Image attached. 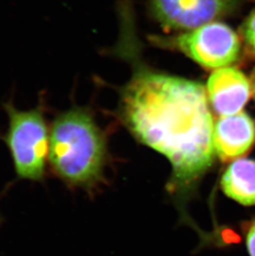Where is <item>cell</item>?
Returning a JSON list of instances; mask_svg holds the SVG:
<instances>
[{
  "label": "cell",
  "instance_id": "cell-7",
  "mask_svg": "<svg viewBox=\"0 0 255 256\" xmlns=\"http://www.w3.org/2000/svg\"><path fill=\"white\" fill-rule=\"evenodd\" d=\"M254 142L255 124L244 112L220 116L214 121V152L222 162H233L242 158L250 151Z\"/></svg>",
  "mask_w": 255,
  "mask_h": 256
},
{
  "label": "cell",
  "instance_id": "cell-5",
  "mask_svg": "<svg viewBox=\"0 0 255 256\" xmlns=\"http://www.w3.org/2000/svg\"><path fill=\"white\" fill-rule=\"evenodd\" d=\"M241 0H151L156 20L166 27L194 30L234 12Z\"/></svg>",
  "mask_w": 255,
  "mask_h": 256
},
{
  "label": "cell",
  "instance_id": "cell-8",
  "mask_svg": "<svg viewBox=\"0 0 255 256\" xmlns=\"http://www.w3.org/2000/svg\"><path fill=\"white\" fill-rule=\"evenodd\" d=\"M220 186L228 198L241 205H255V160L238 158L231 162Z\"/></svg>",
  "mask_w": 255,
  "mask_h": 256
},
{
  "label": "cell",
  "instance_id": "cell-9",
  "mask_svg": "<svg viewBox=\"0 0 255 256\" xmlns=\"http://www.w3.org/2000/svg\"><path fill=\"white\" fill-rule=\"evenodd\" d=\"M242 36L248 48L255 54V8L244 22Z\"/></svg>",
  "mask_w": 255,
  "mask_h": 256
},
{
  "label": "cell",
  "instance_id": "cell-12",
  "mask_svg": "<svg viewBox=\"0 0 255 256\" xmlns=\"http://www.w3.org/2000/svg\"><path fill=\"white\" fill-rule=\"evenodd\" d=\"M1 224H2V216L0 215V226H1Z\"/></svg>",
  "mask_w": 255,
  "mask_h": 256
},
{
  "label": "cell",
  "instance_id": "cell-11",
  "mask_svg": "<svg viewBox=\"0 0 255 256\" xmlns=\"http://www.w3.org/2000/svg\"><path fill=\"white\" fill-rule=\"evenodd\" d=\"M252 90H253L255 98V72L254 75L253 84H252Z\"/></svg>",
  "mask_w": 255,
  "mask_h": 256
},
{
  "label": "cell",
  "instance_id": "cell-2",
  "mask_svg": "<svg viewBox=\"0 0 255 256\" xmlns=\"http://www.w3.org/2000/svg\"><path fill=\"white\" fill-rule=\"evenodd\" d=\"M106 154L102 132L87 110L72 107L54 117L48 168L68 188H94L102 179Z\"/></svg>",
  "mask_w": 255,
  "mask_h": 256
},
{
  "label": "cell",
  "instance_id": "cell-10",
  "mask_svg": "<svg viewBox=\"0 0 255 256\" xmlns=\"http://www.w3.org/2000/svg\"><path fill=\"white\" fill-rule=\"evenodd\" d=\"M246 244L250 256H255V220L248 226L246 236Z\"/></svg>",
  "mask_w": 255,
  "mask_h": 256
},
{
  "label": "cell",
  "instance_id": "cell-4",
  "mask_svg": "<svg viewBox=\"0 0 255 256\" xmlns=\"http://www.w3.org/2000/svg\"><path fill=\"white\" fill-rule=\"evenodd\" d=\"M172 42L206 69L226 68L236 62L240 54V38L233 29L222 22H210L180 34Z\"/></svg>",
  "mask_w": 255,
  "mask_h": 256
},
{
  "label": "cell",
  "instance_id": "cell-6",
  "mask_svg": "<svg viewBox=\"0 0 255 256\" xmlns=\"http://www.w3.org/2000/svg\"><path fill=\"white\" fill-rule=\"evenodd\" d=\"M252 85L241 70L220 68L210 76L207 94L217 114L228 116L242 112L252 93Z\"/></svg>",
  "mask_w": 255,
  "mask_h": 256
},
{
  "label": "cell",
  "instance_id": "cell-3",
  "mask_svg": "<svg viewBox=\"0 0 255 256\" xmlns=\"http://www.w3.org/2000/svg\"><path fill=\"white\" fill-rule=\"evenodd\" d=\"M8 118L2 136L12 158L15 174L22 180L44 182L48 166L50 124L44 98L34 109L21 110L11 102L4 104Z\"/></svg>",
  "mask_w": 255,
  "mask_h": 256
},
{
  "label": "cell",
  "instance_id": "cell-1",
  "mask_svg": "<svg viewBox=\"0 0 255 256\" xmlns=\"http://www.w3.org/2000/svg\"><path fill=\"white\" fill-rule=\"evenodd\" d=\"M126 20L120 52L130 59L132 73L121 92V118L138 140L170 161L172 186L183 191L212 167L216 157L206 92L200 83L144 64Z\"/></svg>",
  "mask_w": 255,
  "mask_h": 256
}]
</instances>
